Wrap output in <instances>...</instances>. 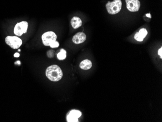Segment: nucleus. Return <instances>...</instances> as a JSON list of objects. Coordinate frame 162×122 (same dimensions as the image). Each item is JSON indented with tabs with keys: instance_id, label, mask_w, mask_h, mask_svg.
<instances>
[{
	"instance_id": "nucleus-1",
	"label": "nucleus",
	"mask_w": 162,
	"mask_h": 122,
	"mask_svg": "<svg viewBox=\"0 0 162 122\" xmlns=\"http://www.w3.org/2000/svg\"><path fill=\"white\" fill-rule=\"evenodd\" d=\"M46 76L51 81H58L62 78V71L58 66L53 65L47 68L46 70Z\"/></svg>"
},
{
	"instance_id": "nucleus-2",
	"label": "nucleus",
	"mask_w": 162,
	"mask_h": 122,
	"mask_svg": "<svg viewBox=\"0 0 162 122\" xmlns=\"http://www.w3.org/2000/svg\"><path fill=\"white\" fill-rule=\"evenodd\" d=\"M121 0H114L113 1H108L106 4V8L109 14L115 15L120 12L122 9Z\"/></svg>"
},
{
	"instance_id": "nucleus-3",
	"label": "nucleus",
	"mask_w": 162,
	"mask_h": 122,
	"mask_svg": "<svg viewBox=\"0 0 162 122\" xmlns=\"http://www.w3.org/2000/svg\"><path fill=\"white\" fill-rule=\"evenodd\" d=\"M42 41L44 45L49 46L57 41V36L55 33L52 31L45 32L42 35Z\"/></svg>"
},
{
	"instance_id": "nucleus-4",
	"label": "nucleus",
	"mask_w": 162,
	"mask_h": 122,
	"mask_svg": "<svg viewBox=\"0 0 162 122\" xmlns=\"http://www.w3.org/2000/svg\"><path fill=\"white\" fill-rule=\"evenodd\" d=\"M5 41L7 45L14 49H18L22 44V39L17 36H6Z\"/></svg>"
},
{
	"instance_id": "nucleus-5",
	"label": "nucleus",
	"mask_w": 162,
	"mask_h": 122,
	"mask_svg": "<svg viewBox=\"0 0 162 122\" xmlns=\"http://www.w3.org/2000/svg\"><path fill=\"white\" fill-rule=\"evenodd\" d=\"M28 23L26 21L20 22L16 24L14 29L15 35L17 36H21L23 34H25L27 31Z\"/></svg>"
},
{
	"instance_id": "nucleus-6",
	"label": "nucleus",
	"mask_w": 162,
	"mask_h": 122,
	"mask_svg": "<svg viewBox=\"0 0 162 122\" xmlns=\"http://www.w3.org/2000/svg\"><path fill=\"white\" fill-rule=\"evenodd\" d=\"M128 10L131 12H137L140 7V2L139 0H125Z\"/></svg>"
},
{
	"instance_id": "nucleus-7",
	"label": "nucleus",
	"mask_w": 162,
	"mask_h": 122,
	"mask_svg": "<svg viewBox=\"0 0 162 122\" xmlns=\"http://www.w3.org/2000/svg\"><path fill=\"white\" fill-rule=\"evenodd\" d=\"M87 39V36L83 32H79L73 36V41L76 44L82 43Z\"/></svg>"
},
{
	"instance_id": "nucleus-8",
	"label": "nucleus",
	"mask_w": 162,
	"mask_h": 122,
	"mask_svg": "<svg viewBox=\"0 0 162 122\" xmlns=\"http://www.w3.org/2000/svg\"><path fill=\"white\" fill-rule=\"evenodd\" d=\"M148 31L145 28H142L135 34L134 38L138 41H142L148 35Z\"/></svg>"
},
{
	"instance_id": "nucleus-9",
	"label": "nucleus",
	"mask_w": 162,
	"mask_h": 122,
	"mask_svg": "<svg viewBox=\"0 0 162 122\" xmlns=\"http://www.w3.org/2000/svg\"><path fill=\"white\" fill-rule=\"evenodd\" d=\"M71 26L74 29H76L80 27V26L82 25V21L80 18L78 17H74L73 18V19L71 20Z\"/></svg>"
},
{
	"instance_id": "nucleus-10",
	"label": "nucleus",
	"mask_w": 162,
	"mask_h": 122,
	"mask_svg": "<svg viewBox=\"0 0 162 122\" xmlns=\"http://www.w3.org/2000/svg\"><path fill=\"white\" fill-rule=\"evenodd\" d=\"M92 66V63L89 60H84L80 64V68L84 70H89Z\"/></svg>"
},
{
	"instance_id": "nucleus-11",
	"label": "nucleus",
	"mask_w": 162,
	"mask_h": 122,
	"mask_svg": "<svg viewBox=\"0 0 162 122\" xmlns=\"http://www.w3.org/2000/svg\"><path fill=\"white\" fill-rule=\"evenodd\" d=\"M57 57L58 60H64L67 57V52L65 50L61 49L60 50V52L57 54Z\"/></svg>"
},
{
	"instance_id": "nucleus-12",
	"label": "nucleus",
	"mask_w": 162,
	"mask_h": 122,
	"mask_svg": "<svg viewBox=\"0 0 162 122\" xmlns=\"http://www.w3.org/2000/svg\"><path fill=\"white\" fill-rule=\"evenodd\" d=\"M69 114L72 115V116L75 117H76V118H79L81 116L82 112L80 111L73 109V110L70 111Z\"/></svg>"
},
{
	"instance_id": "nucleus-13",
	"label": "nucleus",
	"mask_w": 162,
	"mask_h": 122,
	"mask_svg": "<svg viewBox=\"0 0 162 122\" xmlns=\"http://www.w3.org/2000/svg\"><path fill=\"white\" fill-rule=\"evenodd\" d=\"M67 122H78V118L73 116L72 115L68 114L67 117Z\"/></svg>"
},
{
	"instance_id": "nucleus-14",
	"label": "nucleus",
	"mask_w": 162,
	"mask_h": 122,
	"mask_svg": "<svg viewBox=\"0 0 162 122\" xmlns=\"http://www.w3.org/2000/svg\"><path fill=\"white\" fill-rule=\"evenodd\" d=\"M59 46V43L58 41H55L54 43H52L50 46L51 47V48H57Z\"/></svg>"
},
{
	"instance_id": "nucleus-15",
	"label": "nucleus",
	"mask_w": 162,
	"mask_h": 122,
	"mask_svg": "<svg viewBox=\"0 0 162 122\" xmlns=\"http://www.w3.org/2000/svg\"><path fill=\"white\" fill-rule=\"evenodd\" d=\"M158 55H159L160 57V58L162 59V47H161V48H160L159 50H158Z\"/></svg>"
},
{
	"instance_id": "nucleus-16",
	"label": "nucleus",
	"mask_w": 162,
	"mask_h": 122,
	"mask_svg": "<svg viewBox=\"0 0 162 122\" xmlns=\"http://www.w3.org/2000/svg\"><path fill=\"white\" fill-rule=\"evenodd\" d=\"M20 54H19L18 53H16L14 54V57H20Z\"/></svg>"
},
{
	"instance_id": "nucleus-17",
	"label": "nucleus",
	"mask_w": 162,
	"mask_h": 122,
	"mask_svg": "<svg viewBox=\"0 0 162 122\" xmlns=\"http://www.w3.org/2000/svg\"><path fill=\"white\" fill-rule=\"evenodd\" d=\"M146 16L148 18H151V14H146Z\"/></svg>"
}]
</instances>
